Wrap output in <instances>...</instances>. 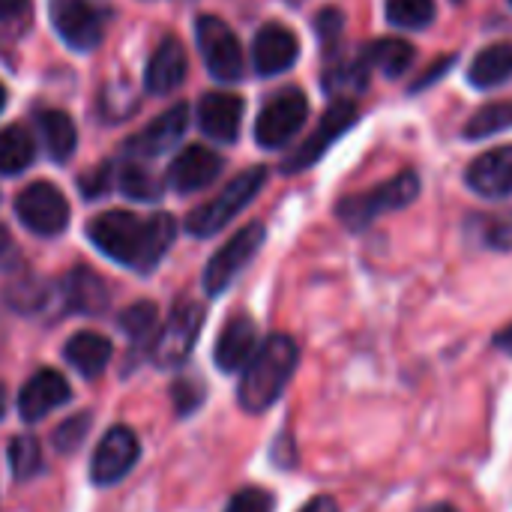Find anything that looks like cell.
Returning a JSON list of instances; mask_svg holds the SVG:
<instances>
[{"instance_id": "cell-1", "label": "cell", "mask_w": 512, "mask_h": 512, "mask_svg": "<svg viewBox=\"0 0 512 512\" xmlns=\"http://www.w3.org/2000/svg\"><path fill=\"white\" fill-rule=\"evenodd\" d=\"M177 225L168 213L138 219L129 210H108L87 222L90 243L111 261L132 267L135 273L153 270L171 249Z\"/></svg>"}, {"instance_id": "cell-2", "label": "cell", "mask_w": 512, "mask_h": 512, "mask_svg": "<svg viewBox=\"0 0 512 512\" xmlns=\"http://www.w3.org/2000/svg\"><path fill=\"white\" fill-rule=\"evenodd\" d=\"M297 360H300V351L291 336L273 333L270 339H264L243 369V378L237 387L240 408L249 414H264L267 408H273L282 390L288 387V381L294 378Z\"/></svg>"}, {"instance_id": "cell-3", "label": "cell", "mask_w": 512, "mask_h": 512, "mask_svg": "<svg viewBox=\"0 0 512 512\" xmlns=\"http://www.w3.org/2000/svg\"><path fill=\"white\" fill-rule=\"evenodd\" d=\"M417 195H420V177L414 171H402V174L384 180L381 186H375L369 192L342 198L339 207H336V216L342 219L345 228L363 231L375 219H381L384 213H393V210L408 207Z\"/></svg>"}, {"instance_id": "cell-4", "label": "cell", "mask_w": 512, "mask_h": 512, "mask_svg": "<svg viewBox=\"0 0 512 512\" xmlns=\"http://www.w3.org/2000/svg\"><path fill=\"white\" fill-rule=\"evenodd\" d=\"M264 183H267V168H261V165L237 174L213 201H207L189 213V219H186L189 234L213 237L216 231H222L240 210H246L252 204V198L264 189Z\"/></svg>"}, {"instance_id": "cell-5", "label": "cell", "mask_w": 512, "mask_h": 512, "mask_svg": "<svg viewBox=\"0 0 512 512\" xmlns=\"http://www.w3.org/2000/svg\"><path fill=\"white\" fill-rule=\"evenodd\" d=\"M201 327H204V306L195 303V300H180L165 327L159 330L156 342H153V360L159 369H177L189 360L198 336H201Z\"/></svg>"}, {"instance_id": "cell-6", "label": "cell", "mask_w": 512, "mask_h": 512, "mask_svg": "<svg viewBox=\"0 0 512 512\" xmlns=\"http://www.w3.org/2000/svg\"><path fill=\"white\" fill-rule=\"evenodd\" d=\"M309 117V99L303 90L297 87H288L282 93H276L258 114V123H255V138L261 147H282L288 144L306 123Z\"/></svg>"}, {"instance_id": "cell-7", "label": "cell", "mask_w": 512, "mask_h": 512, "mask_svg": "<svg viewBox=\"0 0 512 512\" xmlns=\"http://www.w3.org/2000/svg\"><path fill=\"white\" fill-rule=\"evenodd\" d=\"M264 237H267V231H264L261 222H249L246 228H240V231H237L213 258H210V264H207V270H204V291H207L210 297L222 294V291L246 270V264L258 255Z\"/></svg>"}, {"instance_id": "cell-8", "label": "cell", "mask_w": 512, "mask_h": 512, "mask_svg": "<svg viewBox=\"0 0 512 512\" xmlns=\"http://www.w3.org/2000/svg\"><path fill=\"white\" fill-rule=\"evenodd\" d=\"M195 33L210 75L219 81H237L243 75V51L234 30L216 15H201Z\"/></svg>"}, {"instance_id": "cell-9", "label": "cell", "mask_w": 512, "mask_h": 512, "mask_svg": "<svg viewBox=\"0 0 512 512\" xmlns=\"http://www.w3.org/2000/svg\"><path fill=\"white\" fill-rule=\"evenodd\" d=\"M15 213L39 237H54L66 228L69 222V204L63 192L51 183H30L24 192L15 198Z\"/></svg>"}, {"instance_id": "cell-10", "label": "cell", "mask_w": 512, "mask_h": 512, "mask_svg": "<svg viewBox=\"0 0 512 512\" xmlns=\"http://www.w3.org/2000/svg\"><path fill=\"white\" fill-rule=\"evenodd\" d=\"M357 102H351V99H336L327 111H324V117H321V123H318V129L285 159V171H303V168H309V165H315L330 147H333V141L339 138V135H345L354 123H357Z\"/></svg>"}, {"instance_id": "cell-11", "label": "cell", "mask_w": 512, "mask_h": 512, "mask_svg": "<svg viewBox=\"0 0 512 512\" xmlns=\"http://www.w3.org/2000/svg\"><path fill=\"white\" fill-rule=\"evenodd\" d=\"M138 453H141V447H138V438H135V432H132L129 426H114V429H108V432L102 435L96 453H93L90 480H93L96 486H102V489L120 483V480L132 471V465L138 462Z\"/></svg>"}, {"instance_id": "cell-12", "label": "cell", "mask_w": 512, "mask_h": 512, "mask_svg": "<svg viewBox=\"0 0 512 512\" xmlns=\"http://www.w3.org/2000/svg\"><path fill=\"white\" fill-rule=\"evenodd\" d=\"M51 18L63 42H69L72 48L87 51L102 42L105 33L102 12L84 0H51Z\"/></svg>"}, {"instance_id": "cell-13", "label": "cell", "mask_w": 512, "mask_h": 512, "mask_svg": "<svg viewBox=\"0 0 512 512\" xmlns=\"http://www.w3.org/2000/svg\"><path fill=\"white\" fill-rule=\"evenodd\" d=\"M69 399H72L69 381L54 369H39L18 393V414L27 423H39L42 417H48Z\"/></svg>"}, {"instance_id": "cell-14", "label": "cell", "mask_w": 512, "mask_h": 512, "mask_svg": "<svg viewBox=\"0 0 512 512\" xmlns=\"http://www.w3.org/2000/svg\"><path fill=\"white\" fill-rule=\"evenodd\" d=\"M468 186L483 198H507L512 195V144L495 147L477 156L465 174Z\"/></svg>"}, {"instance_id": "cell-15", "label": "cell", "mask_w": 512, "mask_h": 512, "mask_svg": "<svg viewBox=\"0 0 512 512\" xmlns=\"http://www.w3.org/2000/svg\"><path fill=\"white\" fill-rule=\"evenodd\" d=\"M300 54L297 36L282 24H264L252 45V60L261 75H279L294 66Z\"/></svg>"}, {"instance_id": "cell-16", "label": "cell", "mask_w": 512, "mask_h": 512, "mask_svg": "<svg viewBox=\"0 0 512 512\" xmlns=\"http://www.w3.org/2000/svg\"><path fill=\"white\" fill-rule=\"evenodd\" d=\"M189 126V105H174L168 111H162L150 126H144L132 141H129V150L135 156H162L168 153L186 132Z\"/></svg>"}, {"instance_id": "cell-17", "label": "cell", "mask_w": 512, "mask_h": 512, "mask_svg": "<svg viewBox=\"0 0 512 512\" xmlns=\"http://www.w3.org/2000/svg\"><path fill=\"white\" fill-rule=\"evenodd\" d=\"M258 351V330L252 324V318L237 315L231 318L213 348V360L222 372H240L246 369V363L252 360V354Z\"/></svg>"}, {"instance_id": "cell-18", "label": "cell", "mask_w": 512, "mask_h": 512, "mask_svg": "<svg viewBox=\"0 0 512 512\" xmlns=\"http://www.w3.org/2000/svg\"><path fill=\"white\" fill-rule=\"evenodd\" d=\"M198 123L204 135L216 141H237L243 123V99L234 93H207L198 105Z\"/></svg>"}, {"instance_id": "cell-19", "label": "cell", "mask_w": 512, "mask_h": 512, "mask_svg": "<svg viewBox=\"0 0 512 512\" xmlns=\"http://www.w3.org/2000/svg\"><path fill=\"white\" fill-rule=\"evenodd\" d=\"M219 171H222V159L213 150L195 144V147H186L174 159V165L168 171V183L177 192H198V189L210 186L219 177Z\"/></svg>"}, {"instance_id": "cell-20", "label": "cell", "mask_w": 512, "mask_h": 512, "mask_svg": "<svg viewBox=\"0 0 512 512\" xmlns=\"http://www.w3.org/2000/svg\"><path fill=\"white\" fill-rule=\"evenodd\" d=\"M186 78V51L177 39H165L147 63V90L162 96L180 87Z\"/></svg>"}, {"instance_id": "cell-21", "label": "cell", "mask_w": 512, "mask_h": 512, "mask_svg": "<svg viewBox=\"0 0 512 512\" xmlns=\"http://www.w3.org/2000/svg\"><path fill=\"white\" fill-rule=\"evenodd\" d=\"M63 300H66V306L72 312L96 315V312H102L108 306V288L87 267H75L63 279Z\"/></svg>"}, {"instance_id": "cell-22", "label": "cell", "mask_w": 512, "mask_h": 512, "mask_svg": "<svg viewBox=\"0 0 512 512\" xmlns=\"http://www.w3.org/2000/svg\"><path fill=\"white\" fill-rule=\"evenodd\" d=\"M63 354H66L69 366H72L78 375L96 378V375H102V369L108 366L114 348H111V342H108L105 336L90 333V330H81V333H75V336L66 342V351H63Z\"/></svg>"}, {"instance_id": "cell-23", "label": "cell", "mask_w": 512, "mask_h": 512, "mask_svg": "<svg viewBox=\"0 0 512 512\" xmlns=\"http://www.w3.org/2000/svg\"><path fill=\"white\" fill-rule=\"evenodd\" d=\"M468 78H471V84H474V87H483V90H489V87H498V84L510 81L512 78L510 42H495V45L483 48V51L474 57V63H471V69H468Z\"/></svg>"}, {"instance_id": "cell-24", "label": "cell", "mask_w": 512, "mask_h": 512, "mask_svg": "<svg viewBox=\"0 0 512 512\" xmlns=\"http://www.w3.org/2000/svg\"><path fill=\"white\" fill-rule=\"evenodd\" d=\"M36 123H39V132H42V141H45L48 156L54 162H66L75 153V141H78V132H75L72 117L66 111L48 108V111H39Z\"/></svg>"}, {"instance_id": "cell-25", "label": "cell", "mask_w": 512, "mask_h": 512, "mask_svg": "<svg viewBox=\"0 0 512 512\" xmlns=\"http://www.w3.org/2000/svg\"><path fill=\"white\" fill-rule=\"evenodd\" d=\"M369 66H378L384 75L396 78L414 63V48L405 39H378L363 51Z\"/></svg>"}, {"instance_id": "cell-26", "label": "cell", "mask_w": 512, "mask_h": 512, "mask_svg": "<svg viewBox=\"0 0 512 512\" xmlns=\"http://www.w3.org/2000/svg\"><path fill=\"white\" fill-rule=\"evenodd\" d=\"M33 162V141L21 126L0 129V174H21Z\"/></svg>"}, {"instance_id": "cell-27", "label": "cell", "mask_w": 512, "mask_h": 512, "mask_svg": "<svg viewBox=\"0 0 512 512\" xmlns=\"http://www.w3.org/2000/svg\"><path fill=\"white\" fill-rule=\"evenodd\" d=\"M384 12L393 27L420 30L435 21V0H387Z\"/></svg>"}, {"instance_id": "cell-28", "label": "cell", "mask_w": 512, "mask_h": 512, "mask_svg": "<svg viewBox=\"0 0 512 512\" xmlns=\"http://www.w3.org/2000/svg\"><path fill=\"white\" fill-rule=\"evenodd\" d=\"M512 126V102H492V105H483L465 126V138L477 141V138H489V135H498L504 129Z\"/></svg>"}, {"instance_id": "cell-29", "label": "cell", "mask_w": 512, "mask_h": 512, "mask_svg": "<svg viewBox=\"0 0 512 512\" xmlns=\"http://www.w3.org/2000/svg\"><path fill=\"white\" fill-rule=\"evenodd\" d=\"M9 465H12V477L15 480H30L33 474L42 471V450L39 441L24 435V438H12L9 444Z\"/></svg>"}, {"instance_id": "cell-30", "label": "cell", "mask_w": 512, "mask_h": 512, "mask_svg": "<svg viewBox=\"0 0 512 512\" xmlns=\"http://www.w3.org/2000/svg\"><path fill=\"white\" fill-rule=\"evenodd\" d=\"M369 72H372V66L366 63L363 54H357V57L339 63V66H333L327 72V87L330 90H348V93L351 90H363L366 81H369Z\"/></svg>"}, {"instance_id": "cell-31", "label": "cell", "mask_w": 512, "mask_h": 512, "mask_svg": "<svg viewBox=\"0 0 512 512\" xmlns=\"http://www.w3.org/2000/svg\"><path fill=\"white\" fill-rule=\"evenodd\" d=\"M156 321H159V312L153 303H132L120 315V327L132 342H144L156 330Z\"/></svg>"}, {"instance_id": "cell-32", "label": "cell", "mask_w": 512, "mask_h": 512, "mask_svg": "<svg viewBox=\"0 0 512 512\" xmlns=\"http://www.w3.org/2000/svg\"><path fill=\"white\" fill-rule=\"evenodd\" d=\"M120 189L129 195V198H138V201H156L159 198V183L150 177V171H144L141 165H126L120 171Z\"/></svg>"}, {"instance_id": "cell-33", "label": "cell", "mask_w": 512, "mask_h": 512, "mask_svg": "<svg viewBox=\"0 0 512 512\" xmlns=\"http://www.w3.org/2000/svg\"><path fill=\"white\" fill-rule=\"evenodd\" d=\"M87 432H90V414H75V417L63 420V423L54 429V450L63 453V456H66V453H75V450L84 444Z\"/></svg>"}, {"instance_id": "cell-34", "label": "cell", "mask_w": 512, "mask_h": 512, "mask_svg": "<svg viewBox=\"0 0 512 512\" xmlns=\"http://www.w3.org/2000/svg\"><path fill=\"white\" fill-rule=\"evenodd\" d=\"M225 512H273V495L264 489H243L231 498Z\"/></svg>"}, {"instance_id": "cell-35", "label": "cell", "mask_w": 512, "mask_h": 512, "mask_svg": "<svg viewBox=\"0 0 512 512\" xmlns=\"http://www.w3.org/2000/svg\"><path fill=\"white\" fill-rule=\"evenodd\" d=\"M342 27H345V21H342V12H339V9H324V12H318L315 30H318V36H321V42H324L327 48H333V45L339 42Z\"/></svg>"}, {"instance_id": "cell-36", "label": "cell", "mask_w": 512, "mask_h": 512, "mask_svg": "<svg viewBox=\"0 0 512 512\" xmlns=\"http://www.w3.org/2000/svg\"><path fill=\"white\" fill-rule=\"evenodd\" d=\"M486 240L498 249H512V216L504 219H492L486 228Z\"/></svg>"}, {"instance_id": "cell-37", "label": "cell", "mask_w": 512, "mask_h": 512, "mask_svg": "<svg viewBox=\"0 0 512 512\" xmlns=\"http://www.w3.org/2000/svg\"><path fill=\"white\" fill-rule=\"evenodd\" d=\"M81 192H84V198H99V195H105V192H108V165H102L99 171L81 177Z\"/></svg>"}, {"instance_id": "cell-38", "label": "cell", "mask_w": 512, "mask_h": 512, "mask_svg": "<svg viewBox=\"0 0 512 512\" xmlns=\"http://www.w3.org/2000/svg\"><path fill=\"white\" fill-rule=\"evenodd\" d=\"M453 60H456V57H447V60H438V63H435V66H432V72H429V75H426V78H420V81H417V84H414V87H411V90H420V87H429V84H432V81H435V78H441V75H444V72H447V66H450V63H453Z\"/></svg>"}, {"instance_id": "cell-39", "label": "cell", "mask_w": 512, "mask_h": 512, "mask_svg": "<svg viewBox=\"0 0 512 512\" xmlns=\"http://www.w3.org/2000/svg\"><path fill=\"white\" fill-rule=\"evenodd\" d=\"M300 512H339V504H336L333 498L321 495V498H312Z\"/></svg>"}, {"instance_id": "cell-40", "label": "cell", "mask_w": 512, "mask_h": 512, "mask_svg": "<svg viewBox=\"0 0 512 512\" xmlns=\"http://www.w3.org/2000/svg\"><path fill=\"white\" fill-rule=\"evenodd\" d=\"M12 258H15V243H12L9 231H6V228H0V267H3V264H9Z\"/></svg>"}, {"instance_id": "cell-41", "label": "cell", "mask_w": 512, "mask_h": 512, "mask_svg": "<svg viewBox=\"0 0 512 512\" xmlns=\"http://www.w3.org/2000/svg\"><path fill=\"white\" fill-rule=\"evenodd\" d=\"M27 0H0V18H12L24 9Z\"/></svg>"}, {"instance_id": "cell-42", "label": "cell", "mask_w": 512, "mask_h": 512, "mask_svg": "<svg viewBox=\"0 0 512 512\" xmlns=\"http://www.w3.org/2000/svg\"><path fill=\"white\" fill-rule=\"evenodd\" d=\"M495 348H501L504 354H510L512 357V324L510 327H504V330L495 336Z\"/></svg>"}, {"instance_id": "cell-43", "label": "cell", "mask_w": 512, "mask_h": 512, "mask_svg": "<svg viewBox=\"0 0 512 512\" xmlns=\"http://www.w3.org/2000/svg\"><path fill=\"white\" fill-rule=\"evenodd\" d=\"M423 512H459L456 507H450V504H432V507H426Z\"/></svg>"}, {"instance_id": "cell-44", "label": "cell", "mask_w": 512, "mask_h": 512, "mask_svg": "<svg viewBox=\"0 0 512 512\" xmlns=\"http://www.w3.org/2000/svg\"><path fill=\"white\" fill-rule=\"evenodd\" d=\"M3 411H6V390H3V384H0V417H3Z\"/></svg>"}, {"instance_id": "cell-45", "label": "cell", "mask_w": 512, "mask_h": 512, "mask_svg": "<svg viewBox=\"0 0 512 512\" xmlns=\"http://www.w3.org/2000/svg\"><path fill=\"white\" fill-rule=\"evenodd\" d=\"M3 105H6V90H3V84H0V111H3Z\"/></svg>"}, {"instance_id": "cell-46", "label": "cell", "mask_w": 512, "mask_h": 512, "mask_svg": "<svg viewBox=\"0 0 512 512\" xmlns=\"http://www.w3.org/2000/svg\"><path fill=\"white\" fill-rule=\"evenodd\" d=\"M510 3H512V0H510Z\"/></svg>"}]
</instances>
